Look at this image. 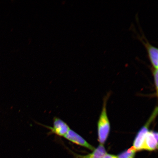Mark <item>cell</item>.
<instances>
[{"label":"cell","instance_id":"7","mask_svg":"<svg viewBox=\"0 0 158 158\" xmlns=\"http://www.w3.org/2000/svg\"><path fill=\"white\" fill-rule=\"evenodd\" d=\"M64 146L69 152L75 158H102L107 153L103 145L102 144H100L96 149H95L92 153L86 155H81L75 153L66 146Z\"/></svg>","mask_w":158,"mask_h":158},{"label":"cell","instance_id":"8","mask_svg":"<svg viewBox=\"0 0 158 158\" xmlns=\"http://www.w3.org/2000/svg\"><path fill=\"white\" fill-rule=\"evenodd\" d=\"M137 152L133 147L122 152L118 156V158H134Z\"/></svg>","mask_w":158,"mask_h":158},{"label":"cell","instance_id":"9","mask_svg":"<svg viewBox=\"0 0 158 158\" xmlns=\"http://www.w3.org/2000/svg\"><path fill=\"white\" fill-rule=\"evenodd\" d=\"M153 68V67H152ZM158 69H155L153 68H152V72L154 77V82L155 85L156 89L157 92L158 91Z\"/></svg>","mask_w":158,"mask_h":158},{"label":"cell","instance_id":"2","mask_svg":"<svg viewBox=\"0 0 158 158\" xmlns=\"http://www.w3.org/2000/svg\"><path fill=\"white\" fill-rule=\"evenodd\" d=\"M158 114V108L157 107L154 110L151 117L146 124L138 131L135 139H134L133 147L136 151H142L144 139L146 135L149 131L150 124L157 116Z\"/></svg>","mask_w":158,"mask_h":158},{"label":"cell","instance_id":"6","mask_svg":"<svg viewBox=\"0 0 158 158\" xmlns=\"http://www.w3.org/2000/svg\"><path fill=\"white\" fill-rule=\"evenodd\" d=\"M158 148V133L157 132L149 131L144 139L142 150L152 151Z\"/></svg>","mask_w":158,"mask_h":158},{"label":"cell","instance_id":"3","mask_svg":"<svg viewBox=\"0 0 158 158\" xmlns=\"http://www.w3.org/2000/svg\"><path fill=\"white\" fill-rule=\"evenodd\" d=\"M50 130V133L60 137H64L70 129L68 124L60 118L55 117L53 119V127L46 126Z\"/></svg>","mask_w":158,"mask_h":158},{"label":"cell","instance_id":"10","mask_svg":"<svg viewBox=\"0 0 158 158\" xmlns=\"http://www.w3.org/2000/svg\"><path fill=\"white\" fill-rule=\"evenodd\" d=\"M102 158H118L117 156L106 153Z\"/></svg>","mask_w":158,"mask_h":158},{"label":"cell","instance_id":"4","mask_svg":"<svg viewBox=\"0 0 158 158\" xmlns=\"http://www.w3.org/2000/svg\"><path fill=\"white\" fill-rule=\"evenodd\" d=\"M68 141L76 145L84 147L93 151L95 149L83 138L72 129H70L64 137Z\"/></svg>","mask_w":158,"mask_h":158},{"label":"cell","instance_id":"1","mask_svg":"<svg viewBox=\"0 0 158 158\" xmlns=\"http://www.w3.org/2000/svg\"><path fill=\"white\" fill-rule=\"evenodd\" d=\"M110 131V124L106 109V100H105L103 108L98 124V140L103 145L107 140Z\"/></svg>","mask_w":158,"mask_h":158},{"label":"cell","instance_id":"5","mask_svg":"<svg viewBox=\"0 0 158 158\" xmlns=\"http://www.w3.org/2000/svg\"><path fill=\"white\" fill-rule=\"evenodd\" d=\"M140 40L143 43L146 47L153 68L158 69V50L156 47L153 46L149 43L145 37H139Z\"/></svg>","mask_w":158,"mask_h":158}]
</instances>
